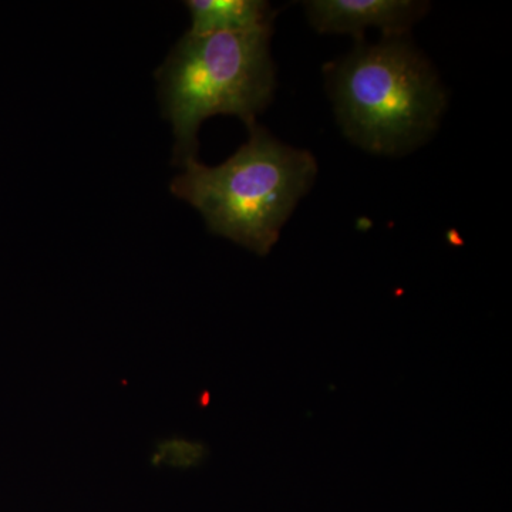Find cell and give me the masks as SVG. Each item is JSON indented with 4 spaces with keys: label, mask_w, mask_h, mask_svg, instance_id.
Wrapping results in <instances>:
<instances>
[{
    "label": "cell",
    "mask_w": 512,
    "mask_h": 512,
    "mask_svg": "<svg viewBox=\"0 0 512 512\" xmlns=\"http://www.w3.org/2000/svg\"><path fill=\"white\" fill-rule=\"evenodd\" d=\"M183 168L171 194L200 212L212 234L261 256L275 247L318 175L312 153L281 143L258 124L224 163L210 167L194 158Z\"/></svg>",
    "instance_id": "6da1fadb"
},
{
    "label": "cell",
    "mask_w": 512,
    "mask_h": 512,
    "mask_svg": "<svg viewBox=\"0 0 512 512\" xmlns=\"http://www.w3.org/2000/svg\"><path fill=\"white\" fill-rule=\"evenodd\" d=\"M328 83L346 136L379 156L426 143L447 107L439 76L406 35L357 46L333 64Z\"/></svg>",
    "instance_id": "7a4b0ae2"
},
{
    "label": "cell",
    "mask_w": 512,
    "mask_h": 512,
    "mask_svg": "<svg viewBox=\"0 0 512 512\" xmlns=\"http://www.w3.org/2000/svg\"><path fill=\"white\" fill-rule=\"evenodd\" d=\"M272 28L249 32L187 33L158 67V96L173 126L174 163L198 154V131L218 114L238 117L248 130L274 99Z\"/></svg>",
    "instance_id": "3957f363"
},
{
    "label": "cell",
    "mask_w": 512,
    "mask_h": 512,
    "mask_svg": "<svg viewBox=\"0 0 512 512\" xmlns=\"http://www.w3.org/2000/svg\"><path fill=\"white\" fill-rule=\"evenodd\" d=\"M303 8L319 33L360 36L366 29H379L383 36H403L430 5L417 0H309Z\"/></svg>",
    "instance_id": "277c9868"
},
{
    "label": "cell",
    "mask_w": 512,
    "mask_h": 512,
    "mask_svg": "<svg viewBox=\"0 0 512 512\" xmlns=\"http://www.w3.org/2000/svg\"><path fill=\"white\" fill-rule=\"evenodd\" d=\"M192 33L249 32L272 28L276 12L264 0H188Z\"/></svg>",
    "instance_id": "5b68a950"
}]
</instances>
